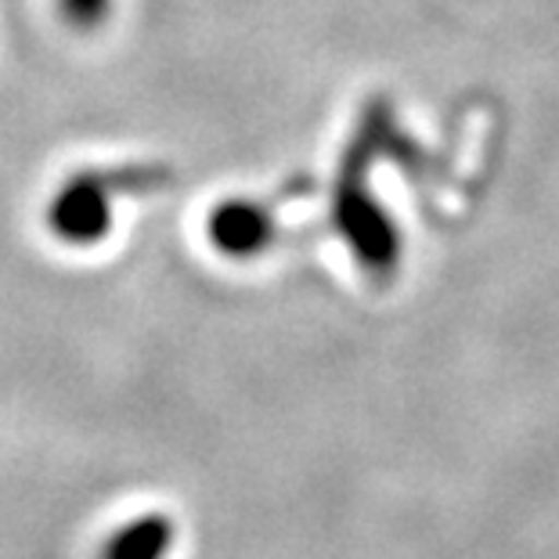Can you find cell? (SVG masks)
Listing matches in <instances>:
<instances>
[{"label": "cell", "instance_id": "obj_1", "mask_svg": "<svg viewBox=\"0 0 559 559\" xmlns=\"http://www.w3.org/2000/svg\"><path fill=\"white\" fill-rule=\"evenodd\" d=\"M174 527L163 516H145L127 523L120 534H112V542L105 545L102 559H163L170 552Z\"/></svg>", "mask_w": 559, "mask_h": 559}]
</instances>
